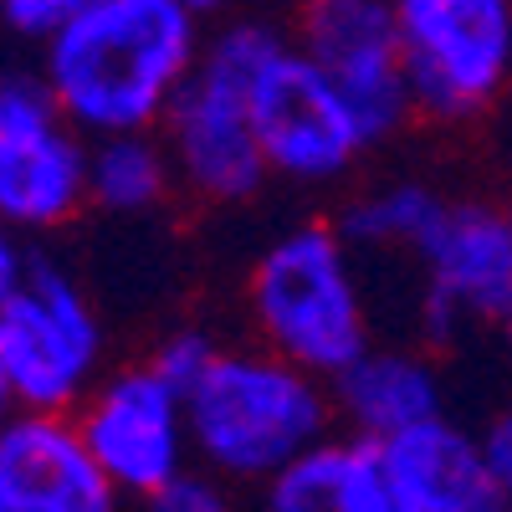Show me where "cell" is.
I'll return each instance as SVG.
<instances>
[{
	"label": "cell",
	"mask_w": 512,
	"mask_h": 512,
	"mask_svg": "<svg viewBox=\"0 0 512 512\" xmlns=\"http://www.w3.org/2000/svg\"><path fill=\"white\" fill-rule=\"evenodd\" d=\"M200 21L185 0H88L41 41V77L88 139L159 128L205 52Z\"/></svg>",
	"instance_id": "6da1fadb"
},
{
	"label": "cell",
	"mask_w": 512,
	"mask_h": 512,
	"mask_svg": "<svg viewBox=\"0 0 512 512\" xmlns=\"http://www.w3.org/2000/svg\"><path fill=\"white\" fill-rule=\"evenodd\" d=\"M190 451L226 482H272L282 466L333 431L328 379L277 349H216L185 390Z\"/></svg>",
	"instance_id": "7a4b0ae2"
},
{
	"label": "cell",
	"mask_w": 512,
	"mask_h": 512,
	"mask_svg": "<svg viewBox=\"0 0 512 512\" xmlns=\"http://www.w3.org/2000/svg\"><path fill=\"white\" fill-rule=\"evenodd\" d=\"M287 41L272 21H231L205 36V52L169 103L159 134L190 195L236 205L267 185L272 164L251 118V77Z\"/></svg>",
	"instance_id": "3957f363"
},
{
	"label": "cell",
	"mask_w": 512,
	"mask_h": 512,
	"mask_svg": "<svg viewBox=\"0 0 512 512\" xmlns=\"http://www.w3.org/2000/svg\"><path fill=\"white\" fill-rule=\"evenodd\" d=\"M251 323L262 344L323 379L349 369L369 349L364 292L349 267V241L333 226L282 231L251 267Z\"/></svg>",
	"instance_id": "277c9868"
},
{
	"label": "cell",
	"mask_w": 512,
	"mask_h": 512,
	"mask_svg": "<svg viewBox=\"0 0 512 512\" xmlns=\"http://www.w3.org/2000/svg\"><path fill=\"white\" fill-rule=\"evenodd\" d=\"M0 379L6 410H77L103 379L98 308L52 256H26V272L0 297Z\"/></svg>",
	"instance_id": "5b68a950"
},
{
	"label": "cell",
	"mask_w": 512,
	"mask_h": 512,
	"mask_svg": "<svg viewBox=\"0 0 512 512\" xmlns=\"http://www.w3.org/2000/svg\"><path fill=\"white\" fill-rule=\"evenodd\" d=\"M88 205V134L41 72H0V221L47 236Z\"/></svg>",
	"instance_id": "8992f818"
},
{
	"label": "cell",
	"mask_w": 512,
	"mask_h": 512,
	"mask_svg": "<svg viewBox=\"0 0 512 512\" xmlns=\"http://www.w3.org/2000/svg\"><path fill=\"white\" fill-rule=\"evenodd\" d=\"M415 113L472 118L512 77V0H395Z\"/></svg>",
	"instance_id": "52a82bcc"
},
{
	"label": "cell",
	"mask_w": 512,
	"mask_h": 512,
	"mask_svg": "<svg viewBox=\"0 0 512 512\" xmlns=\"http://www.w3.org/2000/svg\"><path fill=\"white\" fill-rule=\"evenodd\" d=\"M251 118L272 175L297 185H328L349 175L354 159L369 149V134L349 98L292 36L251 77Z\"/></svg>",
	"instance_id": "ba28073f"
},
{
	"label": "cell",
	"mask_w": 512,
	"mask_h": 512,
	"mask_svg": "<svg viewBox=\"0 0 512 512\" xmlns=\"http://www.w3.org/2000/svg\"><path fill=\"white\" fill-rule=\"evenodd\" d=\"M72 415L118 497L154 502L195 461L185 395L154 364L103 374Z\"/></svg>",
	"instance_id": "9c48e42d"
},
{
	"label": "cell",
	"mask_w": 512,
	"mask_h": 512,
	"mask_svg": "<svg viewBox=\"0 0 512 512\" xmlns=\"http://www.w3.org/2000/svg\"><path fill=\"white\" fill-rule=\"evenodd\" d=\"M297 47H303L333 88L349 98L369 144L400 134L415 113V88L405 67V36L395 0H313L297 11Z\"/></svg>",
	"instance_id": "30bf717a"
},
{
	"label": "cell",
	"mask_w": 512,
	"mask_h": 512,
	"mask_svg": "<svg viewBox=\"0 0 512 512\" xmlns=\"http://www.w3.org/2000/svg\"><path fill=\"white\" fill-rule=\"evenodd\" d=\"M425 333L446 344L461 323H497L512 308V221L482 200H451L436 236L420 246Z\"/></svg>",
	"instance_id": "8fae6325"
},
{
	"label": "cell",
	"mask_w": 512,
	"mask_h": 512,
	"mask_svg": "<svg viewBox=\"0 0 512 512\" xmlns=\"http://www.w3.org/2000/svg\"><path fill=\"white\" fill-rule=\"evenodd\" d=\"M113 502L72 410H0V512H108Z\"/></svg>",
	"instance_id": "7c38bea8"
},
{
	"label": "cell",
	"mask_w": 512,
	"mask_h": 512,
	"mask_svg": "<svg viewBox=\"0 0 512 512\" xmlns=\"http://www.w3.org/2000/svg\"><path fill=\"white\" fill-rule=\"evenodd\" d=\"M384 487L395 512H497L502 492L487 472L482 436H466L446 415L415 420L379 441Z\"/></svg>",
	"instance_id": "4fadbf2b"
},
{
	"label": "cell",
	"mask_w": 512,
	"mask_h": 512,
	"mask_svg": "<svg viewBox=\"0 0 512 512\" xmlns=\"http://www.w3.org/2000/svg\"><path fill=\"white\" fill-rule=\"evenodd\" d=\"M267 507L277 512H395L384 487V456L374 436H323L297 451L267 482Z\"/></svg>",
	"instance_id": "5bb4252c"
},
{
	"label": "cell",
	"mask_w": 512,
	"mask_h": 512,
	"mask_svg": "<svg viewBox=\"0 0 512 512\" xmlns=\"http://www.w3.org/2000/svg\"><path fill=\"white\" fill-rule=\"evenodd\" d=\"M333 390V415L359 436H395L415 420L441 415V379L431 359H420L410 349H364L349 369H338L328 379Z\"/></svg>",
	"instance_id": "9a60e30c"
},
{
	"label": "cell",
	"mask_w": 512,
	"mask_h": 512,
	"mask_svg": "<svg viewBox=\"0 0 512 512\" xmlns=\"http://www.w3.org/2000/svg\"><path fill=\"white\" fill-rule=\"evenodd\" d=\"M180 185L159 128H123L88 139V205L108 216H149Z\"/></svg>",
	"instance_id": "2e32d148"
},
{
	"label": "cell",
	"mask_w": 512,
	"mask_h": 512,
	"mask_svg": "<svg viewBox=\"0 0 512 512\" xmlns=\"http://www.w3.org/2000/svg\"><path fill=\"white\" fill-rule=\"evenodd\" d=\"M446 195L420 185V180H395V185H379L369 195H359L344 216H338V231L354 246L369 251H415L436 236L441 216H446Z\"/></svg>",
	"instance_id": "e0dca14e"
},
{
	"label": "cell",
	"mask_w": 512,
	"mask_h": 512,
	"mask_svg": "<svg viewBox=\"0 0 512 512\" xmlns=\"http://www.w3.org/2000/svg\"><path fill=\"white\" fill-rule=\"evenodd\" d=\"M210 359H216V344H210V338L205 333H195V328H180V333H169L164 338V344L149 354V364L169 379V384H175V390L185 395L190 390V384L205 374V364Z\"/></svg>",
	"instance_id": "ac0fdd59"
},
{
	"label": "cell",
	"mask_w": 512,
	"mask_h": 512,
	"mask_svg": "<svg viewBox=\"0 0 512 512\" xmlns=\"http://www.w3.org/2000/svg\"><path fill=\"white\" fill-rule=\"evenodd\" d=\"M231 497H226V477H216L210 466H185V472L169 482L149 507H159V512H221Z\"/></svg>",
	"instance_id": "d6986e66"
},
{
	"label": "cell",
	"mask_w": 512,
	"mask_h": 512,
	"mask_svg": "<svg viewBox=\"0 0 512 512\" xmlns=\"http://www.w3.org/2000/svg\"><path fill=\"white\" fill-rule=\"evenodd\" d=\"M88 0H0V21L26 41H47L52 31H62Z\"/></svg>",
	"instance_id": "ffe728a7"
},
{
	"label": "cell",
	"mask_w": 512,
	"mask_h": 512,
	"mask_svg": "<svg viewBox=\"0 0 512 512\" xmlns=\"http://www.w3.org/2000/svg\"><path fill=\"white\" fill-rule=\"evenodd\" d=\"M482 456H487V472L502 492V507H512V410H502L482 431Z\"/></svg>",
	"instance_id": "44dd1931"
},
{
	"label": "cell",
	"mask_w": 512,
	"mask_h": 512,
	"mask_svg": "<svg viewBox=\"0 0 512 512\" xmlns=\"http://www.w3.org/2000/svg\"><path fill=\"white\" fill-rule=\"evenodd\" d=\"M26 256L31 251H21V241H16V231L0 221V297H6L11 287H16V277L26 272Z\"/></svg>",
	"instance_id": "7402d4cb"
},
{
	"label": "cell",
	"mask_w": 512,
	"mask_h": 512,
	"mask_svg": "<svg viewBox=\"0 0 512 512\" xmlns=\"http://www.w3.org/2000/svg\"><path fill=\"white\" fill-rule=\"evenodd\" d=\"M185 6H190V11H200V16H216V11H226V6H231V0H185Z\"/></svg>",
	"instance_id": "603a6c76"
},
{
	"label": "cell",
	"mask_w": 512,
	"mask_h": 512,
	"mask_svg": "<svg viewBox=\"0 0 512 512\" xmlns=\"http://www.w3.org/2000/svg\"><path fill=\"white\" fill-rule=\"evenodd\" d=\"M492 328H497V338H502V349L512 354V308H507V313H502V318H497Z\"/></svg>",
	"instance_id": "cb8c5ba5"
},
{
	"label": "cell",
	"mask_w": 512,
	"mask_h": 512,
	"mask_svg": "<svg viewBox=\"0 0 512 512\" xmlns=\"http://www.w3.org/2000/svg\"><path fill=\"white\" fill-rule=\"evenodd\" d=\"M0 410H6V379H0Z\"/></svg>",
	"instance_id": "d4e9b609"
},
{
	"label": "cell",
	"mask_w": 512,
	"mask_h": 512,
	"mask_svg": "<svg viewBox=\"0 0 512 512\" xmlns=\"http://www.w3.org/2000/svg\"><path fill=\"white\" fill-rule=\"evenodd\" d=\"M292 6H297V11H303V6H313V0H292Z\"/></svg>",
	"instance_id": "484cf974"
},
{
	"label": "cell",
	"mask_w": 512,
	"mask_h": 512,
	"mask_svg": "<svg viewBox=\"0 0 512 512\" xmlns=\"http://www.w3.org/2000/svg\"><path fill=\"white\" fill-rule=\"evenodd\" d=\"M502 210H507V221H512V195H507V205H502Z\"/></svg>",
	"instance_id": "4316f807"
}]
</instances>
